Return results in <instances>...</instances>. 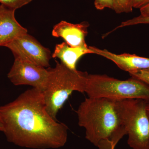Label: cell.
I'll list each match as a JSON object with an SVG mask.
<instances>
[{"instance_id": "ffe728a7", "label": "cell", "mask_w": 149, "mask_h": 149, "mask_svg": "<svg viewBox=\"0 0 149 149\" xmlns=\"http://www.w3.org/2000/svg\"><path fill=\"white\" fill-rule=\"evenodd\" d=\"M146 110L147 115L149 119V101H147L146 106Z\"/></svg>"}, {"instance_id": "277c9868", "label": "cell", "mask_w": 149, "mask_h": 149, "mask_svg": "<svg viewBox=\"0 0 149 149\" xmlns=\"http://www.w3.org/2000/svg\"><path fill=\"white\" fill-rule=\"evenodd\" d=\"M85 93L88 97L114 101L141 99L149 101V86L133 77L121 80L106 74H88Z\"/></svg>"}, {"instance_id": "5bb4252c", "label": "cell", "mask_w": 149, "mask_h": 149, "mask_svg": "<svg viewBox=\"0 0 149 149\" xmlns=\"http://www.w3.org/2000/svg\"><path fill=\"white\" fill-rule=\"evenodd\" d=\"M33 0H0L1 4L12 9L16 10L28 4Z\"/></svg>"}, {"instance_id": "44dd1931", "label": "cell", "mask_w": 149, "mask_h": 149, "mask_svg": "<svg viewBox=\"0 0 149 149\" xmlns=\"http://www.w3.org/2000/svg\"><path fill=\"white\" fill-rule=\"evenodd\" d=\"M4 130V126L3 124V123L2 120L1 119V117H0V131H2L3 132Z\"/></svg>"}, {"instance_id": "d6986e66", "label": "cell", "mask_w": 149, "mask_h": 149, "mask_svg": "<svg viewBox=\"0 0 149 149\" xmlns=\"http://www.w3.org/2000/svg\"><path fill=\"white\" fill-rule=\"evenodd\" d=\"M141 15L143 17H149V3L140 9Z\"/></svg>"}, {"instance_id": "ac0fdd59", "label": "cell", "mask_w": 149, "mask_h": 149, "mask_svg": "<svg viewBox=\"0 0 149 149\" xmlns=\"http://www.w3.org/2000/svg\"><path fill=\"white\" fill-rule=\"evenodd\" d=\"M149 3V0H133V8L141 9Z\"/></svg>"}, {"instance_id": "52a82bcc", "label": "cell", "mask_w": 149, "mask_h": 149, "mask_svg": "<svg viewBox=\"0 0 149 149\" xmlns=\"http://www.w3.org/2000/svg\"><path fill=\"white\" fill-rule=\"evenodd\" d=\"M5 47L10 50L15 58L23 59L45 68L49 66L50 51L27 33L17 37Z\"/></svg>"}, {"instance_id": "8992f818", "label": "cell", "mask_w": 149, "mask_h": 149, "mask_svg": "<svg viewBox=\"0 0 149 149\" xmlns=\"http://www.w3.org/2000/svg\"><path fill=\"white\" fill-rule=\"evenodd\" d=\"M49 74V68L46 69L23 59L15 58L8 77L14 85H30L43 92Z\"/></svg>"}, {"instance_id": "e0dca14e", "label": "cell", "mask_w": 149, "mask_h": 149, "mask_svg": "<svg viewBox=\"0 0 149 149\" xmlns=\"http://www.w3.org/2000/svg\"><path fill=\"white\" fill-rule=\"evenodd\" d=\"M115 147L111 141L107 139L100 142L97 146L99 149H114Z\"/></svg>"}, {"instance_id": "6da1fadb", "label": "cell", "mask_w": 149, "mask_h": 149, "mask_svg": "<svg viewBox=\"0 0 149 149\" xmlns=\"http://www.w3.org/2000/svg\"><path fill=\"white\" fill-rule=\"evenodd\" d=\"M3 132L8 142L23 148L56 149L64 146L68 128L48 113L42 91L33 88L0 107Z\"/></svg>"}, {"instance_id": "4fadbf2b", "label": "cell", "mask_w": 149, "mask_h": 149, "mask_svg": "<svg viewBox=\"0 0 149 149\" xmlns=\"http://www.w3.org/2000/svg\"><path fill=\"white\" fill-rule=\"evenodd\" d=\"M139 24H149V17H143L140 15V16L134 17L132 19H128L123 22L119 26H118L113 31H114L121 27Z\"/></svg>"}, {"instance_id": "3957f363", "label": "cell", "mask_w": 149, "mask_h": 149, "mask_svg": "<svg viewBox=\"0 0 149 149\" xmlns=\"http://www.w3.org/2000/svg\"><path fill=\"white\" fill-rule=\"evenodd\" d=\"M54 68H49V74L43 92L47 111L56 119L57 114L74 91L85 93L88 74L70 69L56 61Z\"/></svg>"}, {"instance_id": "ba28073f", "label": "cell", "mask_w": 149, "mask_h": 149, "mask_svg": "<svg viewBox=\"0 0 149 149\" xmlns=\"http://www.w3.org/2000/svg\"><path fill=\"white\" fill-rule=\"evenodd\" d=\"M89 26L87 22L74 24L61 21L54 26L52 35L54 37L63 38L70 47H81L87 45L85 38L88 34Z\"/></svg>"}, {"instance_id": "9a60e30c", "label": "cell", "mask_w": 149, "mask_h": 149, "mask_svg": "<svg viewBox=\"0 0 149 149\" xmlns=\"http://www.w3.org/2000/svg\"><path fill=\"white\" fill-rule=\"evenodd\" d=\"M129 73L131 77L141 80L149 87V69L139 70Z\"/></svg>"}, {"instance_id": "30bf717a", "label": "cell", "mask_w": 149, "mask_h": 149, "mask_svg": "<svg viewBox=\"0 0 149 149\" xmlns=\"http://www.w3.org/2000/svg\"><path fill=\"white\" fill-rule=\"evenodd\" d=\"M15 11L0 5V47H5L17 37L27 33V29L16 20Z\"/></svg>"}, {"instance_id": "2e32d148", "label": "cell", "mask_w": 149, "mask_h": 149, "mask_svg": "<svg viewBox=\"0 0 149 149\" xmlns=\"http://www.w3.org/2000/svg\"><path fill=\"white\" fill-rule=\"evenodd\" d=\"M95 7L99 10H102L105 8L113 10V0H95Z\"/></svg>"}, {"instance_id": "7c38bea8", "label": "cell", "mask_w": 149, "mask_h": 149, "mask_svg": "<svg viewBox=\"0 0 149 149\" xmlns=\"http://www.w3.org/2000/svg\"><path fill=\"white\" fill-rule=\"evenodd\" d=\"M113 10L116 13H128L133 11V0H113Z\"/></svg>"}, {"instance_id": "7a4b0ae2", "label": "cell", "mask_w": 149, "mask_h": 149, "mask_svg": "<svg viewBox=\"0 0 149 149\" xmlns=\"http://www.w3.org/2000/svg\"><path fill=\"white\" fill-rule=\"evenodd\" d=\"M116 101L106 98L88 97L76 113L78 125L85 130V138L97 147L102 141L109 140L115 146L125 135L116 109Z\"/></svg>"}, {"instance_id": "9c48e42d", "label": "cell", "mask_w": 149, "mask_h": 149, "mask_svg": "<svg viewBox=\"0 0 149 149\" xmlns=\"http://www.w3.org/2000/svg\"><path fill=\"white\" fill-rule=\"evenodd\" d=\"M89 48L93 54L111 61L120 69L128 72L139 70L149 69V58H148L127 53L116 54L106 49H101L91 46H89Z\"/></svg>"}, {"instance_id": "8fae6325", "label": "cell", "mask_w": 149, "mask_h": 149, "mask_svg": "<svg viewBox=\"0 0 149 149\" xmlns=\"http://www.w3.org/2000/svg\"><path fill=\"white\" fill-rule=\"evenodd\" d=\"M93 53L87 45L73 47L66 42H62L56 46L52 56L53 58L60 59L62 63L70 69L76 70L78 60L83 55Z\"/></svg>"}, {"instance_id": "5b68a950", "label": "cell", "mask_w": 149, "mask_h": 149, "mask_svg": "<svg viewBox=\"0 0 149 149\" xmlns=\"http://www.w3.org/2000/svg\"><path fill=\"white\" fill-rule=\"evenodd\" d=\"M147 101L127 99L116 101L121 125L128 135V144L133 149H149V119Z\"/></svg>"}]
</instances>
